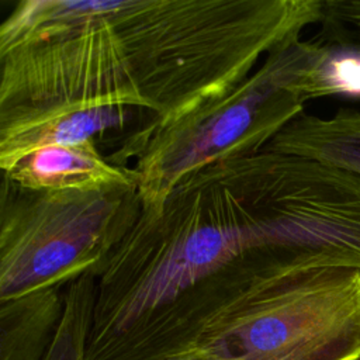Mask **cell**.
I'll list each match as a JSON object with an SVG mask.
<instances>
[{"instance_id":"cell-1","label":"cell","mask_w":360,"mask_h":360,"mask_svg":"<svg viewBox=\"0 0 360 360\" xmlns=\"http://www.w3.org/2000/svg\"><path fill=\"white\" fill-rule=\"evenodd\" d=\"M360 360V271L250 249L108 343L97 360Z\"/></svg>"},{"instance_id":"cell-2","label":"cell","mask_w":360,"mask_h":360,"mask_svg":"<svg viewBox=\"0 0 360 360\" xmlns=\"http://www.w3.org/2000/svg\"><path fill=\"white\" fill-rule=\"evenodd\" d=\"M152 115L143 138L219 101L262 55L300 39L322 17V0H122L111 11Z\"/></svg>"},{"instance_id":"cell-3","label":"cell","mask_w":360,"mask_h":360,"mask_svg":"<svg viewBox=\"0 0 360 360\" xmlns=\"http://www.w3.org/2000/svg\"><path fill=\"white\" fill-rule=\"evenodd\" d=\"M112 6L114 0L20 1L0 27V108L83 101L152 115Z\"/></svg>"},{"instance_id":"cell-4","label":"cell","mask_w":360,"mask_h":360,"mask_svg":"<svg viewBox=\"0 0 360 360\" xmlns=\"http://www.w3.org/2000/svg\"><path fill=\"white\" fill-rule=\"evenodd\" d=\"M141 212L138 186L30 190L3 174L0 300L98 278Z\"/></svg>"},{"instance_id":"cell-5","label":"cell","mask_w":360,"mask_h":360,"mask_svg":"<svg viewBox=\"0 0 360 360\" xmlns=\"http://www.w3.org/2000/svg\"><path fill=\"white\" fill-rule=\"evenodd\" d=\"M305 49L307 41L297 39L264 56L260 68L219 101L143 138H125L108 160L128 167L135 156L142 210L160 211L172 190L200 169L262 152L302 114L305 101L288 91L287 83Z\"/></svg>"},{"instance_id":"cell-6","label":"cell","mask_w":360,"mask_h":360,"mask_svg":"<svg viewBox=\"0 0 360 360\" xmlns=\"http://www.w3.org/2000/svg\"><path fill=\"white\" fill-rule=\"evenodd\" d=\"M134 110L83 101L0 108V167L6 173L35 149L93 139L110 128L124 127Z\"/></svg>"},{"instance_id":"cell-7","label":"cell","mask_w":360,"mask_h":360,"mask_svg":"<svg viewBox=\"0 0 360 360\" xmlns=\"http://www.w3.org/2000/svg\"><path fill=\"white\" fill-rule=\"evenodd\" d=\"M3 174L30 190H97L139 181L134 167L103 158L94 139L35 149Z\"/></svg>"},{"instance_id":"cell-8","label":"cell","mask_w":360,"mask_h":360,"mask_svg":"<svg viewBox=\"0 0 360 360\" xmlns=\"http://www.w3.org/2000/svg\"><path fill=\"white\" fill-rule=\"evenodd\" d=\"M263 150L308 158L360 176V111L342 107L329 118L302 112Z\"/></svg>"},{"instance_id":"cell-9","label":"cell","mask_w":360,"mask_h":360,"mask_svg":"<svg viewBox=\"0 0 360 360\" xmlns=\"http://www.w3.org/2000/svg\"><path fill=\"white\" fill-rule=\"evenodd\" d=\"M65 308L59 287L0 300V360H42Z\"/></svg>"},{"instance_id":"cell-10","label":"cell","mask_w":360,"mask_h":360,"mask_svg":"<svg viewBox=\"0 0 360 360\" xmlns=\"http://www.w3.org/2000/svg\"><path fill=\"white\" fill-rule=\"evenodd\" d=\"M97 294V276L84 274L68 285L55 338L42 360H86Z\"/></svg>"},{"instance_id":"cell-11","label":"cell","mask_w":360,"mask_h":360,"mask_svg":"<svg viewBox=\"0 0 360 360\" xmlns=\"http://www.w3.org/2000/svg\"><path fill=\"white\" fill-rule=\"evenodd\" d=\"M316 42L360 55V0H322Z\"/></svg>"},{"instance_id":"cell-12","label":"cell","mask_w":360,"mask_h":360,"mask_svg":"<svg viewBox=\"0 0 360 360\" xmlns=\"http://www.w3.org/2000/svg\"><path fill=\"white\" fill-rule=\"evenodd\" d=\"M158 360H208V359H205L201 353L195 350H181V352L160 357Z\"/></svg>"}]
</instances>
